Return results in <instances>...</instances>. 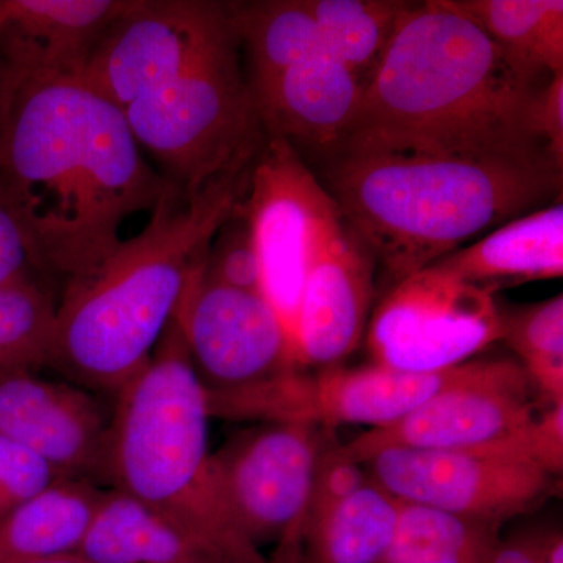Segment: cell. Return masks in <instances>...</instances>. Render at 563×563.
Masks as SVG:
<instances>
[{"instance_id": "obj_1", "label": "cell", "mask_w": 563, "mask_h": 563, "mask_svg": "<svg viewBox=\"0 0 563 563\" xmlns=\"http://www.w3.org/2000/svg\"><path fill=\"white\" fill-rule=\"evenodd\" d=\"M0 177L38 272L68 287L120 247L122 222L174 190L124 110L74 77L14 80Z\"/></svg>"}, {"instance_id": "obj_2", "label": "cell", "mask_w": 563, "mask_h": 563, "mask_svg": "<svg viewBox=\"0 0 563 563\" xmlns=\"http://www.w3.org/2000/svg\"><path fill=\"white\" fill-rule=\"evenodd\" d=\"M318 161L344 222L395 284L562 190V166L533 144L351 132Z\"/></svg>"}, {"instance_id": "obj_3", "label": "cell", "mask_w": 563, "mask_h": 563, "mask_svg": "<svg viewBox=\"0 0 563 563\" xmlns=\"http://www.w3.org/2000/svg\"><path fill=\"white\" fill-rule=\"evenodd\" d=\"M251 168L240 166L196 195L174 188L143 232L65 287L46 365L117 398L151 361L211 240L242 201Z\"/></svg>"}, {"instance_id": "obj_4", "label": "cell", "mask_w": 563, "mask_h": 563, "mask_svg": "<svg viewBox=\"0 0 563 563\" xmlns=\"http://www.w3.org/2000/svg\"><path fill=\"white\" fill-rule=\"evenodd\" d=\"M551 77L515 62L446 0L410 3L350 133L543 146L528 120Z\"/></svg>"}, {"instance_id": "obj_5", "label": "cell", "mask_w": 563, "mask_h": 563, "mask_svg": "<svg viewBox=\"0 0 563 563\" xmlns=\"http://www.w3.org/2000/svg\"><path fill=\"white\" fill-rule=\"evenodd\" d=\"M209 395L176 321L117 395L106 484L179 525L224 563H272L236 528L209 446Z\"/></svg>"}, {"instance_id": "obj_6", "label": "cell", "mask_w": 563, "mask_h": 563, "mask_svg": "<svg viewBox=\"0 0 563 563\" xmlns=\"http://www.w3.org/2000/svg\"><path fill=\"white\" fill-rule=\"evenodd\" d=\"M124 113L162 176L190 196L254 162L265 141L235 31Z\"/></svg>"}, {"instance_id": "obj_7", "label": "cell", "mask_w": 563, "mask_h": 563, "mask_svg": "<svg viewBox=\"0 0 563 563\" xmlns=\"http://www.w3.org/2000/svg\"><path fill=\"white\" fill-rule=\"evenodd\" d=\"M501 358H476L453 368L409 373L384 366L296 369L272 383L209 395L211 417L306 422L333 429L393 424L433 396L487 376Z\"/></svg>"}, {"instance_id": "obj_8", "label": "cell", "mask_w": 563, "mask_h": 563, "mask_svg": "<svg viewBox=\"0 0 563 563\" xmlns=\"http://www.w3.org/2000/svg\"><path fill=\"white\" fill-rule=\"evenodd\" d=\"M332 429L263 421L211 454L218 487L236 528L254 547L279 544L272 563H306L303 537L314 474Z\"/></svg>"}, {"instance_id": "obj_9", "label": "cell", "mask_w": 563, "mask_h": 563, "mask_svg": "<svg viewBox=\"0 0 563 563\" xmlns=\"http://www.w3.org/2000/svg\"><path fill=\"white\" fill-rule=\"evenodd\" d=\"M243 209L261 263L263 296L295 344L310 262L342 213L301 155L287 141L269 136L252 163Z\"/></svg>"}, {"instance_id": "obj_10", "label": "cell", "mask_w": 563, "mask_h": 563, "mask_svg": "<svg viewBox=\"0 0 563 563\" xmlns=\"http://www.w3.org/2000/svg\"><path fill=\"white\" fill-rule=\"evenodd\" d=\"M501 336L495 296L428 266L399 280L377 306L368 350L374 365L432 373L472 361Z\"/></svg>"}, {"instance_id": "obj_11", "label": "cell", "mask_w": 563, "mask_h": 563, "mask_svg": "<svg viewBox=\"0 0 563 563\" xmlns=\"http://www.w3.org/2000/svg\"><path fill=\"white\" fill-rule=\"evenodd\" d=\"M232 31L228 2L132 0L76 79L125 110L176 79Z\"/></svg>"}, {"instance_id": "obj_12", "label": "cell", "mask_w": 563, "mask_h": 563, "mask_svg": "<svg viewBox=\"0 0 563 563\" xmlns=\"http://www.w3.org/2000/svg\"><path fill=\"white\" fill-rule=\"evenodd\" d=\"M192 273L174 321L209 395L258 387L299 369L284 322L258 291Z\"/></svg>"}, {"instance_id": "obj_13", "label": "cell", "mask_w": 563, "mask_h": 563, "mask_svg": "<svg viewBox=\"0 0 563 563\" xmlns=\"http://www.w3.org/2000/svg\"><path fill=\"white\" fill-rule=\"evenodd\" d=\"M362 465L398 501L495 526L539 506L555 481L536 466L470 451L385 450Z\"/></svg>"}, {"instance_id": "obj_14", "label": "cell", "mask_w": 563, "mask_h": 563, "mask_svg": "<svg viewBox=\"0 0 563 563\" xmlns=\"http://www.w3.org/2000/svg\"><path fill=\"white\" fill-rule=\"evenodd\" d=\"M544 407L520 362L501 358L487 376L440 393L401 420L369 429L342 448L358 463L385 450L470 451L523 428Z\"/></svg>"}, {"instance_id": "obj_15", "label": "cell", "mask_w": 563, "mask_h": 563, "mask_svg": "<svg viewBox=\"0 0 563 563\" xmlns=\"http://www.w3.org/2000/svg\"><path fill=\"white\" fill-rule=\"evenodd\" d=\"M110 418L79 385L44 379L33 369L0 374V435L63 479L106 484Z\"/></svg>"}, {"instance_id": "obj_16", "label": "cell", "mask_w": 563, "mask_h": 563, "mask_svg": "<svg viewBox=\"0 0 563 563\" xmlns=\"http://www.w3.org/2000/svg\"><path fill=\"white\" fill-rule=\"evenodd\" d=\"M373 263L372 252L340 218L314 251L303 282L295 336L299 369L336 366L361 346Z\"/></svg>"}, {"instance_id": "obj_17", "label": "cell", "mask_w": 563, "mask_h": 563, "mask_svg": "<svg viewBox=\"0 0 563 563\" xmlns=\"http://www.w3.org/2000/svg\"><path fill=\"white\" fill-rule=\"evenodd\" d=\"M250 88L265 136L318 161L346 139L366 81L333 55H318Z\"/></svg>"}, {"instance_id": "obj_18", "label": "cell", "mask_w": 563, "mask_h": 563, "mask_svg": "<svg viewBox=\"0 0 563 563\" xmlns=\"http://www.w3.org/2000/svg\"><path fill=\"white\" fill-rule=\"evenodd\" d=\"M132 0H0V60L16 81L79 76Z\"/></svg>"}, {"instance_id": "obj_19", "label": "cell", "mask_w": 563, "mask_h": 563, "mask_svg": "<svg viewBox=\"0 0 563 563\" xmlns=\"http://www.w3.org/2000/svg\"><path fill=\"white\" fill-rule=\"evenodd\" d=\"M431 266L490 295L528 282L559 279L563 274L562 203L515 218Z\"/></svg>"}, {"instance_id": "obj_20", "label": "cell", "mask_w": 563, "mask_h": 563, "mask_svg": "<svg viewBox=\"0 0 563 563\" xmlns=\"http://www.w3.org/2000/svg\"><path fill=\"white\" fill-rule=\"evenodd\" d=\"M77 554L98 563H224L179 525L113 488Z\"/></svg>"}, {"instance_id": "obj_21", "label": "cell", "mask_w": 563, "mask_h": 563, "mask_svg": "<svg viewBox=\"0 0 563 563\" xmlns=\"http://www.w3.org/2000/svg\"><path fill=\"white\" fill-rule=\"evenodd\" d=\"M103 493L88 481L62 479L0 517V562L77 553Z\"/></svg>"}, {"instance_id": "obj_22", "label": "cell", "mask_w": 563, "mask_h": 563, "mask_svg": "<svg viewBox=\"0 0 563 563\" xmlns=\"http://www.w3.org/2000/svg\"><path fill=\"white\" fill-rule=\"evenodd\" d=\"M240 49L250 60V87L318 55H332L307 0L228 2Z\"/></svg>"}, {"instance_id": "obj_23", "label": "cell", "mask_w": 563, "mask_h": 563, "mask_svg": "<svg viewBox=\"0 0 563 563\" xmlns=\"http://www.w3.org/2000/svg\"><path fill=\"white\" fill-rule=\"evenodd\" d=\"M398 512V499L369 477L350 498L309 515L306 563H384Z\"/></svg>"}, {"instance_id": "obj_24", "label": "cell", "mask_w": 563, "mask_h": 563, "mask_svg": "<svg viewBox=\"0 0 563 563\" xmlns=\"http://www.w3.org/2000/svg\"><path fill=\"white\" fill-rule=\"evenodd\" d=\"M537 76L563 73L562 0H446Z\"/></svg>"}, {"instance_id": "obj_25", "label": "cell", "mask_w": 563, "mask_h": 563, "mask_svg": "<svg viewBox=\"0 0 563 563\" xmlns=\"http://www.w3.org/2000/svg\"><path fill=\"white\" fill-rule=\"evenodd\" d=\"M496 528L399 501L398 523L384 563H487L501 543Z\"/></svg>"}, {"instance_id": "obj_26", "label": "cell", "mask_w": 563, "mask_h": 563, "mask_svg": "<svg viewBox=\"0 0 563 563\" xmlns=\"http://www.w3.org/2000/svg\"><path fill=\"white\" fill-rule=\"evenodd\" d=\"M409 2L307 0L333 57L368 84Z\"/></svg>"}, {"instance_id": "obj_27", "label": "cell", "mask_w": 563, "mask_h": 563, "mask_svg": "<svg viewBox=\"0 0 563 563\" xmlns=\"http://www.w3.org/2000/svg\"><path fill=\"white\" fill-rule=\"evenodd\" d=\"M503 336L544 406L563 404V296L532 306H501Z\"/></svg>"}, {"instance_id": "obj_28", "label": "cell", "mask_w": 563, "mask_h": 563, "mask_svg": "<svg viewBox=\"0 0 563 563\" xmlns=\"http://www.w3.org/2000/svg\"><path fill=\"white\" fill-rule=\"evenodd\" d=\"M55 312L44 282L0 288V374L46 365Z\"/></svg>"}, {"instance_id": "obj_29", "label": "cell", "mask_w": 563, "mask_h": 563, "mask_svg": "<svg viewBox=\"0 0 563 563\" xmlns=\"http://www.w3.org/2000/svg\"><path fill=\"white\" fill-rule=\"evenodd\" d=\"M202 272L210 279L236 290L262 292L261 263L243 199L211 240Z\"/></svg>"}, {"instance_id": "obj_30", "label": "cell", "mask_w": 563, "mask_h": 563, "mask_svg": "<svg viewBox=\"0 0 563 563\" xmlns=\"http://www.w3.org/2000/svg\"><path fill=\"white\" fill-rule=\"evenodd\" d=\"M470 453L536 466L558 477L563 470V404L544 407L529 424Z\"/></svg>"}, {"instance_id": "obj_31", "label": "cell", "mask_w": 563, "mask_h": 563, "mask_svg": "<svg viewBox=\"0 0 563 563\" xmlns=\"http://www.w3.org/2000/svg\"><path fill=\"white\" fill-rule=\"evenodd\" d=\"M62 479L38 455L0 435V517Z\"/></svg>"}, {"instance_id": "obj_32", "label": "cell", "mask_w": 563, "mask_h": 563, "mask_svg": "<svg viewBox=\"0 0 563 563\" xmlns=\"http://www.w3.org/2000/svg\"><path fill=\"white\" fill-rule=\"evenodd\" d=\"M43 282L18 211L0 177V288Z\"/></svg>"}, {"instance_id": "obj_33", "label": "cell", "mask_w": 563, "mask_h": 563, "mask_svg": "<svg viewBox=\"0 0 563 563\" xmlns=\"http://www.w3.org/2000/svg\"><path fill=\"white\" fill-rule=\"evenodd\" d=\"M528 128L563 166V73L554 74L533 99Z\"/></svg>"}, {"instance_id": "obj_34", "label": "cell", "mask_w": 563, "mask_h": 563, "mask_svg": "<svg viewBox=\"0 0 563 563\" xmlns=\"http://www.w3.org/2000/svg\"><path fill=\"white\" fill-rule=\"evenodd\" d=\"M542 542L543 537H517L509 543H499L487 563H536Z\"/></svg>"}, {"instance_id": "obj_35", "label": "cell", "mask_w": 563, "mask_h": 563, "mask_svg": "<svg viewBox=\"0 0 563 563\" xmlns=\"http://www.w3.org/2000/svg\"><path fill=\"white\" fill-rule=\"evenodd\" d=\"M14 79L9 68L0 60V141H2L3 129H5L7 118L13 99Z\"/></svg>"}, {"instance_id": "obj_36", "label": "cell", "mask_w": 563, "mask_h": 563, "mask_svg": "<svg viewBox=\"0 0 563 563\" xmlns=\"http://www.w3.org/2000/svg\"><path fill=\"white\" fill-rule=\"evenodd\" d=\"M543 562L563 563V539L561 532L543 539Z\"/></svg>"}, {"instance_id": "obj_37", "label": "cell", "mask_w": 563, "mask_h": 563, "mask_svg": "<svg viewBox=\"0 0 563 563\" xmlns=\"http://www.w3.org/2000/svg\"><path fill=\"white\" fill-rule=\"evenodd\" d=\"M0 563H98L77 553L51 555V558L35 559V561L24 562H0Z\"/></svg>"}, {"instance_id": "obj_38", "label": "cell", "mask_w": 563, "mask_h": 563, "mask_svg": "<svg viewBox=\"0 0 563 563\" xmlns=\"http://www.w3.org/2000/svg\"><path fill=\"white\" fill-rule=\"evenodd\" d=\"M544 539V537H543ZM536 563H544L543 562V542H542V550H540L539 559H537Z\"/></svg>"}]
</instances>
